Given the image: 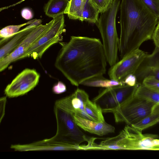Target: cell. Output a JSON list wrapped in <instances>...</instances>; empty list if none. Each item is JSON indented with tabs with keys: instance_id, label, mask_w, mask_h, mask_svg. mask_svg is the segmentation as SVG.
I'll use <instances>...</instances> for the list:
<instances>
[{
	"instance_id": "6da1fadb",
	"label": "cell",
	"mask_w": 159,
	"mask_h": 159,
	"mask_svg": "<svg viewBox=\"0 0 159 159\" xmlns=\"http://www.w3.org/2000/svg\"><path fill=\"white\" fill-rule=\"evenodd\" d=\"M60 44L55 66L72 85L78 86L87 79L106 73L107 61L100 39L72 36L68 42Z\"/></svg>"
},
{
	"instance_id": "7a4b0ae2",
	"label": "cell",
	"mask_w": 159,
	"mask_h": 159,
	"mask_svg": "<svg viewBox=\"0 0 159 159\" xmlns=\"http://www.w3.org/2000/svg\"><path fill=\"white\" fill-rule=\"evenodd\" d=\"M120 6L121 59L152 39L159 20L141 0H121Z\"/></svg>"
},
{
	"instance_id": "3957f363",
	"label": "cell",
	"mask_w": 159,
	"mask_h": 159,
	"mask_svg": "<svg viewBox=\"0 0 159 159\" xmlns=\"http://www.w3.org/2000/svg\"><path fill=\"white\" fill-rule=\"evenodd\" d=\"M120 3V0H114L107 10L101 13L95 23L101 36L107 62L111 66L118 61L119 38L116 17Z\"/></svg>"
},
{
	"instance_id": "277c9868",
	"label": "cell",
	"mask_w": 159,
	"mask_h": 159,
	"mask_svg": "<svg viewBox=\"0 0 159 159\" xmlns=\"http://www.w3.org/2000/svg\"><path fill=\"white\" fill-rule=\"evenodd\" d=\"M55 106L72 116L97 122L105 121L101 107L90 100L87 93L79 88L70 95L57 100Z\"/></svg>"
},
{
	"instance_id": "5b68a950",
	"label": "cell",
	"mask_w": 159,
	"mask_h": 159,
	"mask_svg": "<svg viewBox=\"0 0 159 159\" xmlns=\"http://www.w3.org/2000/svg\"><path fill=\"white\" fill-rule=\"evenodd\" d=\"M156 104L134 94L109 112L113 113L116 122H125L127 125H131L149 114Z\"/></svg>"
},
{
	"instance_id": "8992f818",
	"label": "cell",
	"mask_w": 159,
	"mask_h": 159,
	"mask_svg": "<svg viewBox=\"0 0 159 159\" xmlns=\"http://www.w3.org/2000/svg\"><path fill=\"white\" fill-rule=\"evenodd\" d=\"M53 19V22L49 29L18 60L29 57L34 59L40 58L50 47L62 40L61 34L66 31L64 15H60Z\"/></svg>"
},
{
	"instance_id": "52a82bcc",
	"label": "cell",
	"mask_w": 159,
	"mask_h": 159,
	"mask_svg": "<svg viewBox=\"0 0 159 159\" xmlns=\"http://www.w3.org/2000/svg\"><path fill=\"white\" fill-rule=\"evenodd\" d=\"M54 112L57 123V130L53 137L71 144L80 145L88 140L87 137L78 128L72 116L55 106Z\"/></svg>"
},
{
	"instance_id": "ba28073f",
	"label": "cell",
	"mask_w": 159,
	"mask_h": 159,
	"mask_svg": "<svg viewBox=\"0 0 159 159\" xmlns=\"http://www.w3.org/2000/svg\"><path fill=\"white\" fill-rule=\"evenodd\" d=\"M139 85L125 84L105 88L100 91L93 101L100 106L103 112H109L134 94Z\"/></svg>"
},
{
	"instance_id": "9c48e42d",
	"label": "cell",
	"mask_w": 159,
	"mask_h": 159,
	"mask_svg": "<svg viewBox=\"0 0 159 159\" xmlns=\"http://www.w3.org/2000/svg\"><path fill=\"white\" fill-rule=\"evenodd\" d=\"M155 134H143L131 125L123 129V142L125 150H159V139Z\"/></svg>"
},
{
	"instance_id": "30bf717a",
	"label": "cell",
	"mask_w": 159,
	"mask_h": 159,
	"mask_svg": "<svg viewBox=\"0 0 159 159\" xmlns=\"http://www.w3.org/2000/svg\"><path fill=\"white\" fill-rule=\"evenodd\" d=\"M147 55L139 48L132 52L111 66L108 73L110 79L124 82L128 76L134 74Z\"/></svg>"
},
{
	"instance_id": "8fae6325",
	"label": "cell",
	"mask_w": 159,
	"mask_h": 159,
	"mask_svg": "<svg viewBox=\"0 0 159 159\" xmlns=\"http://www.w3.org/2000/svg\"><path fill=\"white\" fill-rule=\"evenodd\" d=\"M40 76L35 70L26 68L7 85L4 90L5 94L9 98L24 95L35 87Z\"/></svg>"
},
{
	"instance_id": "7c38bea8",
	"label": "cell",
	"mask_w": 159,
	"mask_h": 159,
	"mask_svg": "<svg viewBox=\"0 0 159 159\" xmlns=\"http://www.w3.org/2000/svg\"><path fill=\"white\" fill-rule=\"evenodd\" d=\"M53 19L45 25L40 24L32 30L11 53L0 60V71L5 69L12 62L18 60L28 49L51 27Z\"/></svg>"
},
{
	"instance_id": "4fadbf2b",
	"label": "cell",
	"mask_w": 159,
	"mask_h": 159,
	"mask_svg": "<svg viewBox=\"0 0 159 159\" xmlns=\"http://www.w3.org/2000/svg\"><path fill=\"white\" fill-rule=\"evenodd\" d=\"M11 148L20 152L48 150H81L80 145L72 144L61 140L54 137L49 139L25 144L11 145Z\"/></svg>"
},
{
	"instance_id": "5bb4252c",
	"label": "cell",
	"mask_w": 159,
	"mask_h": 159,
	"mask_svg": "<svg viewBox=\"0 0 159 159\" xmlns=\"http://www.w3.org/2000/svg\"><path fill=\"white\" fill-rule=\"evenodd\" d=\"M134 75L139 85L149 76H153L159 80V47H155L151 54H148Z\"/></svg>"
},
{
	"instance_id": "9a60e30c",
	"label": "cell",
	"mask_w": 159,
	"mask_h": 159,
	"mask_svg": "<svg viewBox=\"0 0 159 159\" xmlns=\"http://www.w3.org/2000/svg\"><path fill=\"white\" fill-rule=\"evenodd\" d=\"M72 116L75 122L78 127L90 133L102 136L115 132V127L105 121L97 122L76 115Z\"/></svg>"
},
{
	"instance_id": "2e32d148",
	"label": "cell",
	"mask_w": 159,
	"mask_h": 159,
	"mask_svg": "<svg viewBox=\"0 0 159 159\" xmlns=\"http://www.w3.org/2000/svg\"><path fill=\"white\" fill-rule=\"evenodd\" d=\"M34 27L28 29L25 28L21 30L13 36L10 41L1 47L0 49V60L13 51Z\"/></svg>"
},
{
	"instance_id": "e0dca14e",
	"label": "cell",
	"mask_w": 159,
	"mask_h": 159,
	"mask_svg": "<svg viewBox=\"0 0 159 159\" xmlns=\"http://www.w3.org/2000/svg\"><path fill=\"white\" fill-rule=\"evenodd\" d=\"M69 1V0H49L44 7L46 15L54 18L66 14Z\"/></svg>"
},
{
	"instance_id": "ac0fdd59",
	"label": "cell",
	"mask_w": 159,
	"mask_h": 159,
	"mask_svg": "<svg viewBox=\"0 0 159 159\" xmlns=\"http://www.w3.org/2000/svg\"><path fill=\"white\" fill-rule=\"evenodd\" d=\"M159 122V105L156 104L151 112L137 123L131 125L137 129L142 132Z\"/></svg>"
},
{
	"instance_id": "d6986e66",
	"label": "cell",
	"mask_w": 159,
	"mask_h": 159,
	"mask_svg": "<svg viewBox=\"0 0 159 159\" xmlns=\"http://www.w3.org/2000/svg\"><path fill=\"white\" fill-rule=\"evenodd\" d=\"M80 84L89 87L108 88L125 84L123 82H119L111 79L109 80L104 77L103 75H102L87 79L82 82Z\"/></svg>"
},
{
	"instance_id": "ffe728a7",
	"label": "cell",
	"mask_w": 159,
	"mask_h": 159,
	"mask_svg": "<svg viewBox=\"0 0 159 159\" xmlns=\"http://www.w3.org/2000/svg\"><path fill=\"white\" fill-rule=\"evenodd\" d=\"M86 1L84 0H70L67 12L69 19L81 21L82 13Z\"/></svg>"
},
{
	"instance_id": "44dd1931",
	"label": "cell",
	"mask_w": 159,
	"mask_h": 159,
	"mask_svg": "<svg viewBox=\"0 0 159 159\" xmlns=\"http://www.w3.org/2000/svg\"><path fill=\"white\" fill-rule=\"evenodd\" d=\"M99 11L89 1L87 0L83 9L81 21H86L89 23H96L98 21Z\"/></svg>"
},
{
	"instance_id": "7402d4cb",
	"label": "cell",
	"mask_w": 159,
	"mask_h": 159,
	"mask_svg": "<svg viewBox=\"0 0 159 159\" xmlns=\"http://www.w3.org/2000/svg\"><path fill=\"white\" fill-rule=\"evenodd\" d=\"M36 19L31 20L24 24L16 25H10L7 26L0 31V45L5 42L6 40H8L15 35L19 31L20 29L22 26L30 25L34 22Z\"/></svg>"
},
{
	"instance_id": "603a6c76",
	"label": "cell",
	"mask_w": 159,
	"mask_h": 159,
	"mask_svg": "<svg viewBox=\"0 0 159 159\" xmlns=\"http://www.w3.org/2000/svg\"><path fill=\"white\" fill-rule=\"evenodd\" d=\"M135 95L150 100L159 105V92L152 89L142 84L138 86Z\"/></svg>"
},
{
	"instance_id": "cb8c5ba5",
	"label": "cell",
	"mask_w": 159,
	"mask_h": 159,
	"mask_svg": "<svg viewBox=\"0 0 159 159\" xmlns=\"http://www.w3.org/2000/svg\"><path fill=\"white\" fill-rule=\"evenodd\" d=\"M114 0H89L99 10L100 13L106 11Z\"/></svg>"
},
{
	"instance_id": "d4e9b609",
	"label": "cell",
	"mask_w": 159,
	"mask_h": 159,
	"mask_svg": "<svg viewBox=\"0 0 159 159\" xmlns=\"http://www.w3.org/2000/svg\"><path fill=\"white\" fill-rule=\"evenodd\" d=\"M143 85L156 91L159 92V80L153 76H149L143 81Z\"/></svg>"
},
{
	"instance_id": "484cf974",
	"label": "cell",
	"mask_w": 159,
	"mask_h": 159,
	"mask_svg": "<svg viewBox=\"0 0 159 159\" xmlns=\"http://www.w3.org/2000/svg\"><path fill=\"white\" fill-rule=\"evenodd\" d=\"M159 20V0H141Z\"/></svg>"
},
{
	"instance_id": "4316f807",
	"label": "cell",
	"mask_w": 159,
	"mask_h": 159,
	"mask_svg": "<svg viewBox=\"0 0 159 159\" xmlns=\"http://www.w3.org/2000/svg\"><path fill=\"white\" fill-rule=\"evenodd\" d=\"M52 90L54 93L59 94L66 92V85L63 83L59 81L53 86Z\"/></svg>"
},
{
	"instance_id": "83f0119b",
	"label": "cell",
	"mask_w": 159,
	"mask_h": 159,
	"mask_svg": "<svg viewBox=\"0 0 159 159\" xmlns=\"http://www.w3.org/2000/svg\"><path fill=\"white\" fill-rule=\"evenodd\" d=\"M152 39L155 47L159 48V20L155 27Z\"/></svg>"
},
{
	"instance_id": "f1b7e54d",
	"label": "cell",
	"mask_w": 159,
	"mask_h": 159,
	"mask_svg": "<svg viewBox=\"0 0 159 159\" xmlns=\"http://www.w3.org/2000/svg\"><path fill=\"white\" fill-rule=\"evenodd\" d=\"M21 15L23 18L27 20L31 19L33 17L32 11L28 8H24L21 11Z\"/></svg>"
},
{
	"instance_id": "f546056e",
	"label": "cell",
	"mask_w": 159,
	"mask_h": 159,
	"mask_svg": "<svg viewBox=\"0 0 159 159\" xmlns=\"http://www.w3.org/2000/svg\"><path fill=\"white\" fill-rule=\"evenodd\" d=\"M124 82L125 84L131 86L138 84L137 83L136 78L134 74L130 75L128 76L125 78Z\"/></svg>"
},
{
	"instance_id": "4dcf8cb0",
	"label": "cell",
	"mask_w": 159,
	"mask_h": 159,
	"mask_svg": "<svg viewBox=\"0 0 159 159\" xmlns=\"http://www.w3.org/2000/svg\"><path fill=\"white\" fill-rule=\"evenodd\" d=\"M0 104L1 107L2 108H1L0 111V121L1 122L2 119L3 118L5 113V109L6 101V97H3L0 98Z\"/></svg>"
},
{
	"instance_id": "1f68e13d",
	"label": "cell",
	"mask_w": 159,
	"mask_h": 159,
	"mask_svg": "<svg viewBox=\"0 0 159 159\" xmlns=\"http://www.w3.org/2000/svg\"><path fill=\"white\" fill-rule=\"evenodd\" d=\"M42 21L40 19H36L32 23L25 27L26 29H28L34 27L40 24Z\"/></svg>"
},
{
	"instance_id": "d6a6232c",
	"label": "cell",
	"mask_w": 159,
	"mask_h": 159,
	"mask_svg": "<svg viewBox=\"0 0 159 159\" xmlns=\"http://www.w3.org/2000/svg\"><path fill=\"white\" fill-rule=\"evenodd\" d=\"M85 1H86L87 0H84Z\"/></svg>"
}]
</instances>
